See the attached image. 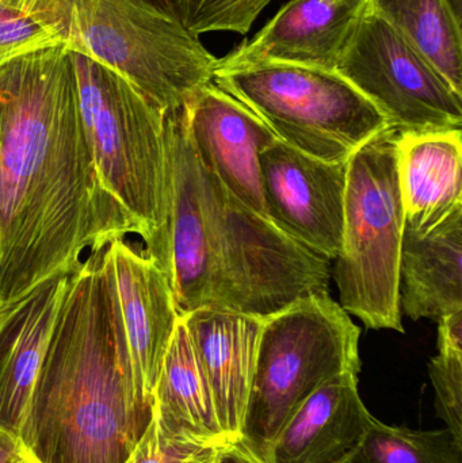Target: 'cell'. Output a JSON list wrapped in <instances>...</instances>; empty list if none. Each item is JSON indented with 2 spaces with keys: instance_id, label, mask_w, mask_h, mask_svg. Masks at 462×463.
<instances>
[{
  "instance_id": "17",
  "label": "cell",
  "mask_w": 462,
  "mask_h": 463,
  "mask_svg": "<svg viewBox=\"0 0 462 463\" xmlns=\"http://www.w3.org/2000/svg\"><path fill=\"white\" fill-rule=\"evenodd\" d=\"M399 184L406 228L425 234L462 208V130L399 133Z\"/></svg>"
},
{
  "instance_id": "10",
  "label": "cell",
  "mask_w": 462,
  "mask_h": 463,
  "mask_svg": "<svg viewBox=\"0 0 462 463\" xmlns=\"http://www.w3.org/2000/svg\"><path fill=\"white\" fill-rule=\"evenodd\" d=\"M269 220L327 260L342 244L347 163L309 156L277 140L259 157Z\"/></svg>"
},
{
  "instance_id": "6",
  "label": "cell",
  "mask_w": 462,
  "mask_h": 463,
  "mask_svg": "<svg viewBox=\"0 0 462 463\" xmlns=\"http://www.w3.org/2000/svg\"><path fill=\"white\" fill-rule=\"evenodd\" d=\"M360 326L330 294L298 299L265 317L243 438L266 461L319 386L344 373L360 374Z\"/></svg>"
},
{
  "instance_id": "9",
  "label": "cell",
  "mask_w": 462,
  "mask_h": 463,
  "mask_svg": "<svg viewBox=\"0 0 462 463\" xmlns=\"http://www.w3.org/2000/svg\"><path fill=\"white\" fill-rule=\"evenodd\" d=\"M335 72L368 98L399 133L462 128V95L369 8Z\"/></svg>"
},
{
  "instance_id": "30",
  "label": "cell",
  "mask_w": 462,
  "mask_h": 463,
  "mask_svg": "<svg viewBox=\"0 0 462 463\" xmlns=\"http://www.w3.org/2000/svg\"><path fill=\"white\" fill-rule=\"evenodd\" d=\"M15 463H41L38 462L37 459L33 457V454L27 450L24 446H22L21 453H19L18 459H16Z\"/></svg>"
},
{
  "instance_id": "29",
  "label": "cell",
  "mask_w": 462,
  "mask_h": 463,
  "mask_svg": "<svg viewBox=\"0 0 462 463\" xmlns=\"http://www.w3.org/2000/svg\"><path fill=\"white\" fill-rule=\"evenodd\" d=\"M335 463H366V461L363 458V456H361L360 450L355 449L354 451L347 454L346 457H344V458L339 459V461Z\"/></svg>"
},
{
  "instance_id": "7",
  "label": "cell",
  "mask_w": 462,
  "mask_h": 463,
  "mask_svg": "<svg viewBox=\"0 0 462 463\" xmlns=\"http://www.w3.org/2000/svg\"><path fill=\"white\" fill-rule=\"evenodd\" d=\"M68 49L118 73L165 113L213 81L219 61L170 0H76Z\"/></svg>"
},
{
  "instance_id": "27",
  "label": "cell",
  "mask_w": 462,
  "mask_h": 463,
  "mask_svg": "<svg viewBox=\"0 0 462 463\" xmlns=\"http://www.w3.org/2000/svg\"><path fill=\"white\" fill-rule=\"evenodd\" d=\"M214 463H269L244 438L225 449Z\"/></svg>"
},
{
  "instance_id": "22",
  "label": "cell",
  "mask_w": 462,
  "mask_h": 463,
  "mask_svg": "<svg viewBox=\"0 0 462 463\" xmlns=\"http://www.w3.org/2000/svg\"><path fill=\"white\" fill-rule=\"evenodd\" d=\"M358 450L366 463H461L462 443L448 429L420 431L372 418Z\"/></svg>"
},
{
  "instance_id": "2",
  "label": "cell",
  "mask_w": 462,
  "mask_h": 463,
  "mask_svg": "<svg viewBox=\"0 0 462 463\" xmlns=\"http://www.w3.org/2000/svg\"><path fill=\"white\" fill-rule=\"evenodd\" d=\"M103 250L71 275L33 394L21 440L41 463H125L151 419L136 402Z\"/></svg>"
},
{
  "instance_id": "24",
  "label": "cell",
  "mask_w": 462,
  "mask_h": 463,
  "mask_svg": "<svg viewBox=\"0 0 462 463\" xmlns=\"http://www.w3.org/2000/svg\"><path fill=\"white\" fill-rule=\"evenodd\" d=\"M184 26L195 37L212 32L247 34L271 0H170Z\"/></svg>"
},
{
  "instance_id": "18",
  "label": "cell",
  "mask_w": 462,
  "mask_h": 463,
  "mask_svg": "<svg viewBox=\"0 0 462 463\" xmlns=\"http://www.w3.org/2000/svg\"><path fill=\"white\" fill-rule=\"evenodd\" d=\"M401 307L411 320L462 310V208L425 234L404 230Z\"/></svg>"
},
{
  "instance_id": "28",
  "label": "cell",
  "mask_w": 462,
  "mask_h": 463,
  "mask_svg": "<svg viewBox=\"0 0 462 463\" xmlns=\"http://www.w3.org/2000/svg\"><path fill=\"white\" fill-rule=\"evenodd\" d=\"M22 446L21 438L0 424V463H15Z\"/></svg>"
},
{
  "instance_id": "31",
  "label": "cell",
  "mask_w": 462,
  "mask_h": 463,
  "mask_svg": "<svg viewBox=\"0 0 462 463\" xmlns=\"http://www.w3.org/2000/svg\"><path fill=\"white\" fill-rule=\"evenodd\" d=\"M455 15L462 21V0H447Z\"/></svg>"
},
{
  "instance_id": "21",
  "label": "cell",
  "mask_w": 462,
  "mask_h": 463,
  "mask_svg": "<svg viewBox=\"0 0 462 463\" xmlns=\"http://www.w3.org/2000/svg\"><path fill=\"white\" fill-rule=\"evenodd\" d=\"M76 0H0V65L43 49L70 46Z\"/></svg>"
},
{
  "instance_id": "8",
  "label": "cell",
  "mask_w": 462,
  "mask_h": 463,
  "mask_svg": "<svg viewBox=\"0 0 462 463\" xmlns=\"http://www.w3.org/2000/svg\"><path fill=\"white\" fill-rule=\"evenodd\" d=\"M213 83L281 143L325 162L347 163L390 128L379 109L335 71L262 65L216 71Z\"/></svg>"
},
{
  "instance_id": "12",
  "label": "cell",
  "mask_w": 462,
  "mask_h": 463,
  "mask_svg": "<svg viewBox=\"0 0 462 463\" xmlns=\"http://www.w3.org/2000/svg\"><path fill=\"white\" fill-rule=\"evenodd\" d=\"M184 110L193 146L203 167L247 208L269 219L259 157L278 138L213 81L197 90Z\"/></svg>"
},
{
  "instance_id": "1",
  "label": "cell",
  "mask_w": 462,
  "mask_h": 463,
  "mask_svg": "<svg viewBox=\"0 0 462 463\" xmlns=\"http://www.w3.org/2000/svg\"><path fill=\"white\" fill-rule=\"evenodd\" d=\"M130 233L95 168L72 51L0 65V310Z\"/></svg>"
},
{
  "instance_id": "16",
  "label": "cell",
  "mask_w": 462,
  "mask_h": 463,
  "mask_svg": "<svg viewBox=\"0 0 462 463\" xmlns=\"http://www.w3.org/2000/svg\"><path fill=\"white\" fill-rule=\"evenodd\" d=\"M372 418L358 393V374L336 375L290 418L271 448L269 462H338L358 449Z\"/></svg>"
},
{
  "instance_id": "19",
  "label": "cell",
  "mask_w": 462,
  "mask_h": 463,
  "mask_svg": "<svg viewBox=\"0 0 462 463\" xmlns=\"http://www.w3.org/2000/svg\"><path fill=\"white\" fill-rule=\"evenodd\" d=\"M163 424L217 445H231L220 423L208 378L179 317L163 359L152 404Z\"/></svg>"
},
{
  "instance_id": "20",
  "label": "cell",
  "mask_w": 462,
  "mask_h": 463,
  "mask_svg": "<svg viewBox=\"0 0 462 463\" xmlns=\"http://www.w3.org/2000/svg\"><path fill=\"white\" fill-rule=\"evenodd\" d=\"M368 8L462 95V21L447 0H368Z\"/></svg>"
},
{
  "instance_id": "11",
  "label": "cell",
  "mask_w": 462,
  "mask_h": 463,
  "mask_svg": "<svg viewBox=\"0 0 462 463\" xmlns=\"http://www.w3.org/2000/svg\"><path fill=\"white\" fill-rule=\"evenodd\" d=\"M132 366L136 402L151 418L155 388L179 316L165 272L127 237L106 245Z\"/></svg>"
},
{
  "instance_id": "26",
  "label": "cell",
  "mask_w": 462,
  "mask_h": 463,
  "mask_svg": "<svg viewBox=\"0 0 462 463\" xmlns=\"http://www.w3.org/2000/svg\"><path fill=\"white\" fill-rule=\"evenodd\" d=\"M438 353L462 355V310L438 320Z\"/></svg>"
},
{
  "instance_id": "3",
  "label": "cell",
  "mask_w": 462,
  "mask_h": 463,
  "mask_svg": "<svg viewBox=\"0 0 462 463\" xmlns=\"http://www.w3.org/2000/svg\"><path fill=\"white\" fill-rule=\"evenodd\" d=\"M201 184L203 228L173 283L179 316L217 307L268 317L330 294L333 261L247 208L203 165Z\"/></svg>"
},
{
  "instance_id": "14",
  "label": "cell",
  "mask_w": 462,
  "mask_h": 463,
  "mask_svg": "<svg viewBox=\"0 0 462 463\" xmlns=\"http://www.w3.org/2000/svg\"><path fill=\"white\" fill-rule=\"evenodd\" d=\"M181 318L211 385L222 430L236 442L243 438L265 317L205 307Z\"/></svg>"
},
{
  "instance_id": "15",
  "label": "cell",
  "mask_w": 462,
  "mask_h": 463,
  "mask_svg": "<svg viewBox=\"0 0 462 463\" xmlns=\"http://www.w3.org/2000/svg\"><path fill=\"white\" fill-rule=\"evenodd\" d=\"M71 275L52 278L0 310V424L19 438Z\"/></svg>"
},
{
  "instance_id": "25",
  "label": "cell",
  "mask_w": 462,
  "mask_h": 463,
  "mask_svg": "<svg viewBox=\"0 0 462 463\" xmlns=\"http://www.w3.org/2000/svg\"><path fill=\"white\" fill-rule=\"evenodd\" d=\"M437 415L462 443V355L438 353L429 364Z\"/></svg>"
},
{
  "instance_id": "5",
  "label": "cell",
  "mask_w": 462,
  "mask_h": 463,
  "mask_svg": "<svg viewBox=\"0 0 462 463\" xmlns=\"http://www.w3.org/2000/svg\"><path fill=\"white\" fill-rule=\"evenodd\" d=\"M398 140V130L387 128L347 160L342 244L331 275L349 315L366 328L403 334L399 269L406 217Z\"/></svg>"
},
{
  "instance_id": "13",
  "label": "cell",
  "mask_w": 462,
  "mask_h": 463,
  "mask_svg": "<svg viewBox=\"0 0 462 463\" xmlns=\"http://www.w3.org/2000/svg\"><path fill=\"white\" fill-rule=\"evenodd\" d=\"M368 0H290L251 38L219 59L216 71L293 65L335 71Z\"/></svg>"
},
{
  "instance_id": "23",
  "label": "cell",
  "mask_w": 462,
  "mask_h": 463,
  "mask_svg": "<svg viewBox=\"0 0 462 463\" xmlns=\"http://www.w3.org/2000/svg\"><path fill=\"white\" fill-rule=\"evenodd\" d=\"M231 445H217L171 429L151 413L148 426L125 463H214Z\"/></svg>"
},
{
  "instance_id": "4",
  "label": "cell",
  "mask_w": 462,
  "mask_h": 463,
  "mask_svg": "<svg viewBox=\"0 0 462 463\" xmlns=\"http://www.w3.org/2000/svg\"><path fill=\"white\" fill-rule=\"evenodd\" d=\"M72 53L81 121L100 184L163 269L170 214L165 113L118 73Z\"/></svg>"
}]
</instances>
